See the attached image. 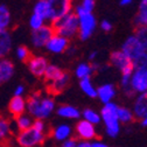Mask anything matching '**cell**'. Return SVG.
Here are the masks:
<instances>
[{"label":"cell","mask_w":147,"mask_h":147,"mask_svg":"<svg viewBox=\"0 0 147 147\" xmlns=\"http://www.w3.org/2000/svg\"><path fill=\"white\" fill-rule=\"evenodd\" d=\"M26 110L32 118L45 120L55 110V100L41 92H33L26 99Z\"/></svg>","instance_id":"cell-1"},{"label":"cell","mask_w":147,"mask_h":147,"mask_svg":"<svg viewBox=\"0 0 147 147\" xmlns=\"http://www.w3.org/2000/svg\"><path fill=\"white\" fill-rule=\"evenodd\" d=\"M72 12L75 13L78 18V39L81 41L89 40L92 34L96 30L97 27V20L94 13H86L82 9V7L76 4L72 7Z\"/></svg>","instance_id":"cell-2"},{"label":"cell","mask_w":147,"mask_h":147,"mask_svg":"<svg viewBox=\"0 0 147 147\" xmlns=\"http://www.w3.org/2000/svg\"><path fill=\"white\" fill-rule=\"evenodd\" d=\"M51 26L55 34L70 40L78 34V18L74 12H70L57 19Z\"/></svg>","instance_id":"cell-3"},{"label":"cell","mask_w":147,"mask_h":147,"mask_svg":"<svg viewBox=\"0 0 147 147\" xmlns=\"http://www.w3.org/2000/svg\"><path fill=\"white\" fill-rule=\"evenodd\" d=\"M117 104L110 102L107 104H104V106L100 110V117L105 124L106 132L110 137H117L120 131L119 120L117 117Z\"/></svg>","instance_id":"cell-4"},{"label":"cell","mask_w":147,"mask_h":147,"mask_svg":"<svg viewBox=\"0 0 147 147\" xmlns=\"http://www.w3.org/2000/svg\"><path fill=\"white\" fill-rule=\"evenodd\" d=\"M45 139L46 134L36 131L33 127L19 132V134L16 136V141L21 147H36L41 145L45 141Z\"/></svg>","instance_id":"cell-5"},{"label":"cell","mask_w":147,"mask_h":147,"mask_svg":"<svg viewBox=\"0 0 147 147\" xmlns=\"http://www.w3.org/2000/svg\"><path fill=\"white\" fill-rule=\"evenodd\" d=\"M54 29L53 26L49 24H46L45 26H42L39 29L32 30V35H30V41L34 48L40 49V48H45V46L47 45V42L49 41V39L54 35Z\"/></svg>","instance_id":"cell-6"},{"label":"cell","mask_w":147,"mask_h":147,"mask_svg":"<svg viewBox=\"0 0 147 147\" xmlns=\"http://www.w3.org/2000/svg\"><path fill=\"white\" fill-rule=\"evenodd\" d=\"M120 50H121L131 61H133L134 59H137L138 56H140L142 53H145L142 46L140 45V42L138 41V39L136 38L134 34L130 35V36H128V38L124 41V43L121 45V49H120Z\"/></svg>","instance_id":"cell-7"},{"label":"cell","mask_w":147,"mask_h":147,"mask_svg":"<svg viewBox=\"0 0 147 147\" xmlns=\"http://www.w3.org/2000/svg\"><path fill=\"white\" fill-rule=\"evenodd\" d=\"M26 63L29 71L35 77H43L45 71L49 65L48 60L45 56H41V55H32Z\"/></svg>","instance_id":"cell-8"},{"label":"cell","mask_w":147,"mask_h":147,"mask_svg":"<svg viewBox=\"0 0 147 147\" xmlns=\"http://www.w3.org/2000/svg\"><path fill=\"white\" fill-rule=\"evenodd\" d=\"M33 14L40 16L42 20H45L46 24L51 25L55 21V15H54V9L51 5L43 0H38L33 7Z\"/></svg>","instance_id":"cell-9"},{"label":"cell","mask_w":147,"mask_h":147,"mask_svg":"<svg viewBox=\"0 0 147 147\" xmlns=\"http://www.w3.org/2000/svg\"><path fill=\"white\" fill-rule=\"evenodd\" d=\"M131 89L134 94H144L147 91V70H134L131 81Z\"/></svg>","instance_id":"cell-10"},{"label":"cell","mask_w":147,"mask_h":147,"mask_svg":"<svg viewBox=\"0 0 147 147\" xmlns=\"http://www.w3.org/2000/svg\"><path fill=\"white\" fill-rule=\"evenodd\" d=\"M69 46H70V40L57 34H54L45 46V48L51 54H62L65 53Z\"/></svg>","instance_id":"cell-11"},{"label":"cell","mask_w":147,"mask_h":147,"mask_svg":"<svg viewBox=\"0 0 147 147\" xmlns=\"http://www.w3.org/2000/svg\"><path fill=\"white\" fill-rule=\"evenodd\" d=\"M76 134H77L78 139L85 140V141L97 139L95 126L92 124L85 121V120H81V121L77 123V125H76Z\"/></svg>","instance_id":"cell-12"},{"label":"cell","mask_w":147,"mask_h":147,"mask_svg":"<svg viewBox=\"0 0 147 147\" xmlns=\"http://www.w3.org/2000/svg\"><path fill=\"white\" fill-rule=\"evenodd\" d=\"M69 82H70V75L68 72L63 71L62 75L57 80L48 83L47 90H48V92L51 94V95H59V94L62 92L63 90H65V88L68 86Z\"/></svg>","instance_id":"cell-13"},{"label":"cell","mask_w":147,"mask_h":147,"mask_svg":"<svg viewBox=\"0 0 147 147\" xmlns=\"http://www.w3.org/2000/svg\"><path fill=\"white\" fill-rule=\"evenodd\" d=\"M133 116L134 119L142 120L147 116V91L144 94H140L133 105Z\"/></svg>","instance_id":"cell-14"},{"label":"cell","mask_w":147,"mask_h":147,"mask_svg":"<svg viewBox=\"0 0 147 147\" xmlns=\"http://www.w3.org/2000/svg\"><path fill=\"white\" fill-rule=\"evenodd\" d=\"M110 63L118 70H123L124 68L132 64V61L128 59L121 50H115L110 54Z\"/></svg>","instance_id":"cell-15"},{"label":"cell","mask_w":147,"mask_h":147,"mask_svg":"<svg viewBox=\"0 0 147 147\" xmlns=\"http://www.w3.org/2000/svg\"><path fill=\"white\" fill-rule=\"evenodd\" d=\"M115 96H116V88L111 83H105L97 89V97L100 99L103 104L112 102Z\"/></svg>","instance_id":"cell-16"},{"label":"cell","mask_w":147,"mask_h":147,"mask_svg":"<svg viewBox=\"0 0 147 147\" xmlns=\"http://www.w3.org/2000/svg\"><path fill=\"white\" fill-rule=\"evenodd\" d=\"M8 111L14 118L24 115L26 111V99L24 97L13 96V98L9 100V104H8Z\"/></svg>","instance_id":"cell-17"},{"label":"cell","mask_w":147,"mask_h":147,"mask_svg":"<svg viewBox=\"0 0 147 147\" xmlns=\"http://www.w3.org/2000/svg\"><path fill=\"white\" fill-rule=\"evenodd\" d=\"M14 75V64L7 57L0 60V78L3 82L9 81Z\"/></svg>","instance_id":"cell-18"},{"label":"cell","mask_w":147,"mask_h":147,"mask_svg":"<svg viewBox=\"0 0 147 147\" xmlns=\"http://www.w3.org/2000/svg\"><path fill=\"white\" fill-rule=\"evenodd\" d=\"M12 49V36L8 30H3L0 33V60L7 56Z\"/></svg>","instance_id":"cell-19"},{"label":"cell","mask_w":147,"mask_h":147,"mask_svg":"<svg viewBox=\"0 0 147 147\" xmlns=\"http://www.w3.org/2000/svg\"><path fill=\"white\" fill-rule=\"evenodd\" d=\"M56 113L60 117L63 118H68V119H77L81 117V111L78 109H76L75 106L71 105H61L57 107Z\"/></svg>","instance_id":"cell-20"},{"label":"cell","mask_w":147,"mask_h":147,"mask_svg":"<svg viewBox=\"0 0 147 147\" xmlns=\"http://www.w3.org/2000/svg\"><path fill=\"white\" fill-rule=\"evenodd\" d=\"M133 22L137 28L147 26V0H140L139 11H138L137 15L134 16Z\"/></svg>","instance_id":"cell-21"},{"label":"cell","mask_w":147,"mask_h":147,"mask_svg":"<svg viewBox=\"0 0 147 147\" xmlns=\"http://www.w3.org/2000/svg\"><path fill=\"white\" fill-rule=\"evenodd\" d=\"M70 134H71V127L67 124H61V125L56 126L53 131V137L57 141H64V140L69 139Z\"/></svg>","instance_id":"cell-22"},{"label":"cell","mask_w":147,"mask_h":147,"mask_svg":"<svg viewBox=\"0 0 147 147\" xmlns=\"http://www.w3.org/2000/svg\"><path fill=\"white\" fill-rule=\"evenodd\" d=\"M12 22L11 12L5 5H0V29L1 30H8Z\"/></svg>","instance_id":"cell-23"},{"label":"cell","mask_w":147,"mask_h":147,"mask_svg":"<svg viewBox=\"0 0 147 147\" xmlns=\"http://www.w3.org/2000/svg\"><path fill=\"white\" fill-rule=\"evenodd\" d=\"M80 86H81V89L83 90V92H84L86 96H89V97H91V98L97 97V89H96L95 85L92 84V81H91L90 77L80 80Z\"/></svg>","instance_id":"cell-24"},{"label":"cell","mask_w":147,"mask_h":147,"mask_svg":"<svg viewBox=\"0 0 147 147\" xmlns=\"http://www.w3.org/2000/svg\"><path fill=\"white\" fill-rule=\"evenodd\" d=\"M62 72H63V70H62L61 68H59L57 65L49 64V65L47 67L46 71H45L43 78H45L48 83H50V82H53V81H55V80H57V78L62 75Z\"/></svg>","instance_id":"cell-25"},{"label":"cell","mask_w":147,"mask_h":147,"mask_svg":"<svg viewBox=\"0 0 147 147\" xmlns=\"http://www.w3.org/2000/svg\"><path fill=\"white\" fill-rule=\"evenodd\" d=\"M92 74H94V70H92V68H91V64L86 63V62L80 63L75 69V75L80 80L88 78V77H90L91 75H92Z\"/></svg>","instance_id":"cell-26"},{"label":"cell","mask_w":147,"mask_h":147,"mask_svg":"<svg viewBox=\"0 0 147 147\" xmlns=\"http://www.w3.org/2000/svg\"><path fill=\"white\" fill-rule=\"evenodd\" d=\"M33 121H34L33 118L27 113H24V115L15 118V124H16V127H18V130H19V132L30 128L33 126Z\"/></svg>","instance_id":"cell-27"},{"label":"cell","mask_w":147,"mask_h":147,"mask_svg":"<svg viewBox=\"0 0 147 147\" xmlns=\"http://www.w3.org/2000/svg\"><path fill=\"white\" fill-rule=\"evenodd\" d=\"M117 117H118V120L124 123V124L132 123L134 120L133 112L131 111L130 109L124 107V106H118L117 107Z\"/></svg>","instance_id":"cell-28"},{"label":"cell","mask_w":147,"mask_h":147,"mask_svg":"<svg viewBox=\"0 0 147 147\" xmlns=\"http://www.w3.org/2000/svg\"><path fill=\"white\" fill-rule=\"evenodd\" d=\"M11 134V123L0 115V142L5 141Z\"/></svg>","instance_id":"cell-29"},{"label":"cell","mask_w":147,"mask_h":147,"mask_svg":"<svg viewBox=\"0 0 147 147\" xmlns=\"http://www.w3.org/2000/svg\"><path fill=\"white\" fill-rule=\"evenodd\" d=\"M81 115H83V118H84L85 121L92 124V125L98 124L100 121V116L92 109H85Z\"/></svg>","instance_id":"cell-30"},{"label":"cell","mask_w":147,"mask_h":147,"mask_svg":"<svg viewBox=\"0 0 147 147\" xmlns=\"http://www.w3.org/2000/svg\"><path fill=\"white\" fill-rule=\"evenodd\" d=\"M136 38L138 39V41L140 42V45L142 46L144 50L147 51V26L144 27H138L136 29Z\"/></svg>","instance_id":"cell-31"},{"label":"cell","mask_w":147,"mask_h":147,"mask_svg":"<svg viewBox=\"0 0 147 147\" xmlns=\"http://www.w3.org/2000/svg\"><path fill=\"white\" fill-rule=\"evenodd\" d=\"M132 67L134 70H147V51L132 61Z\"/></svg>","instance_id":"cell-32"},{"label":"cell","mask_w":147,"mask_h":147,"mask_svg":"<svg viewBox=\"0 0 147 147\" xmlns=\"http://www.w3.org/2000/svg\"><path fill=\"white\" fill-rule=\"evenodd\" d=\"M15 55H16L18 60H20L22 62H27L28 59L32 56V53L26 46H19L15 50Z\"/></svg>","instance_id":"cell-33"},{"label":"cell","mask_w":147,"mask_h":147,"mask_svg":"<svg viewBox=\"0 0 147 147\" xmlns=\"http://www.w3.org/2000/svg\"><path fill=\"white\" fill-rule=\"evenodd\" d=\"M46 22L45 20H42L40 16L35 15V14H32L30 18H29V26L32 28V30H35V29H39L41 28L42 26H45Z\"/></svg>","instance_id":"cell-34"},{"label":"cell","mask_w":147,"mask_h":147,"mask_svg":"<svg viewBox=\"0 0 147 147\" xmlns=\"http://www.w3.org/2000/svg\"><path fill=\"white\" fill-rule=\"evenodd\" d=\"M82 9L86 13H92V11L95 9V6H96V0H80L77 3Z\"/></svg>","instance_id":"cell-35"},{"label":"cell","mask_w":147,"mask_h":147,"mask_svg":"<svg viewBox=\"0 0 147 147\" xmlns=\"http://www.w3.org/2000/svg\"><path fill=\"white\" fill-rule=\"evenodd\" d=\"M33 128H35L36 131H39V132H42L45 133L46 132V123L45 120H40V119H35L33 121Z\"/></svg>","instance_id":"cell-36"},{"label":"cell","mask_w":147,"mask_h":147,"mask_svg":"<svg viewBox=\"0 0 147 147\" xmlns=\"http://www.w3.org/2000/svg\"><path fill=\"white\" fill-rule=\"evenodd\" d=\"M112 28H113V27H112V24L110 22L109 20H103V21L100 22V29L104 30V32H106V33L111 32Z\"/></svg>","instance_id":"cell-37"},{"label":"cell","mask_w":147,"mask_h":147,"mask_svg":"<svg viewBox=\"0 0 147 147\" xmlns=\"http://www.w3.org/2000/svg\"><path fill=\"white\" fill-rule=\"evenodd\" d=\"M25 91H26L25 86L22 84H19L14 89V97H22L24 94H25Z\"/></svg>","instance_id":"cell-38"},{"label":"cell","mask_w":147,"mask_h":147,"mask_svg":"<svg viewBox=\"0 0 147 147\" xmlns=\"http://www.w3.org/2000/svg\"><path fill=\"white\" fill-rule=\"evenodd\" d=\"M76 145H77V139L76 138H72V139L70 138V139L64 140L62 147H76Z\"/></svg>","instance_id":"cell-39"},{"label":"cell","mask_w":147,"mask_h":147,"mask_svg":"<svg viewBox=\"0 0 147 147\" xmlns=\"http://www.w3.org/2000/svg\"><path fill=\"white\" fill-rule=\"evenodd\" d=\"M98 54H99V53H98L97 50L91 51V53L89 54V57H88V59H89V61H90V62H95V61H96V59L98 57Z\"/></svg>","instance_id":"cell-40"},{"label":"cell","mask_w":147,"mask_h":147,"mask_svg":"<svg viewBox=\"0 0 147 147\" xmlns=\"http://www.w3.org/2000/svg\"><path fill=\"white\" fill-rule=\"evenodd\" d=\"M65 54H68L69 56H71V55L74 56V55H76V54H77V48H76V47H71V46H69L68 49L65 50Z\"/></svg>","instance_id":"cell-41"},{"label":"cell","mask_w":147,"mask_h":147,"mask_svg":"<svg viewBox=\"0 0 147 147\" xmlns=\"http://www.w3.org/2000/svg\"><path fill=\"white\" fill-rule=\"evenodd\" d=\"M76 147H90V142H88V141H81V142H77Z\"/></svg>","instance_id":"cell-42"},{"label":"cell","mask_w":147,"mask_h":147,"mask_svg":"<svg viewBox=\"0 0 147 147\" xmlns=\"http://www.w3.org/2000/svg\"><path fill=\"white\" fill-rule=\"evenodd\" d=\"M90 147H107V146L102 142H92V144H90Z\"/></svg>","instance_id":"cell-43"},{"label":"cell","mask_w":147,"mask_h":147,"mask_svg":"<svg viewBox=\"0 0 147 147\" xmlns=\"http://www.w3.org/2000/svg\"><path fill=\"white\" fill-rule=\"evenodd\" d=\"M131 3H132V0H120L119 1V4L121 6H127V5H130Z\"/></svg>","instance_id":"cell-44"},{"label":"cell","mask_w":147,"mask_h":147,"mask_svg":"<svg viewBox=\"0 0 147 147\" xmlns=\"http://www.w3.org/2000/svg\"><path fill=\"white\" fill-rule=\"evenodd\" d=\"M141 125H142V126H147V116L141 120Z\"/></svg>","instance_id":"cell-45"},{"label":"cell","mask_w":147,"mask_h":147,"mask_svg":"<svg viewBox=\"0 0 147 147\" xmlns=\"http://www.w3.org/2000/svg\"><path fill=\"white\" fill-rule=\"evenodd\" d=\"M43 1H47V3L51 4V3H54V1H55V0H43Z\"/></svg>","instance_id":"cell-46"},{"label":"cell","mask_w":147,"mask_h":147,"mask_svg":"<svg viewBox=\"0 0 147 147\" xmlns=\"http://www.w3.org/2000/svg\"><path fill=\"white\" fill-rule=\"evenodd\" d=\"M3 83V81H1V78H0V84H1Z\"/></svg>","instance_id":"cell-47"},{"label":"cell","mask_w":147,"mask_h":147,"mask_svg":"<svg viewBox=\"0 0 147 147\" xmlns=\"http://www.w3.org/2000/svg\"><path fill=\"white\" fill-rule=\"evenodd\" d=\"M1 32H3V30H1V29H0V33H1Z\"/></svg>","instance_id":"cell-48"},{"label":"cell","mask_w":147,"mask_h":147,"mask_svg":"<svg viewBox=\"0 0 147 147\" xmlns=\"http://www.w3.org/2000/svg\"><path fill=\"white\" fill-rule=\"evenodd\" d=\"M71 1H75V0H71Z\"/></svg>","instance_id":"cell-49"}]
</instances>
